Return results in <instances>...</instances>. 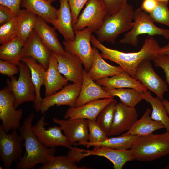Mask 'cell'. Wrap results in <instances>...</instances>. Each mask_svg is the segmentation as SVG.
<instances>
[{"instance_id":"11","label":"cell","mask_w":169,"mask_h":169,"mask_svg":"<svg viewBox=\"0 0 169 169\" xmlns=\"http://www.w3.org/2000/svg\"><path fill=\"white\" fill-rule=\"evenodd\" d=\"M16 130L13 129L11 133L8 134L0 125V156L6 169H10L12 163L22 157L23 140Z\"/></svg>"},{"instance_id":"20","label":"cell","mask_w":169,"mask_h":169,"mask_svg":"<svg viewBox=\"0 0 169 169\" xmlns=\"http://www.w3.org/2000/svg\"><path fill=\"white\" fill-rule=\"evenodd\" d=\"M114 99H99L90 101L79 107H70L65 112L64 119L84 118L95 121L101 110Z\"/></svg>"},{"instance_id":"15","label":"cell","mask_w":169,"mask_h":169,"mask_svg":"<svg viewBox=\"0 0 169 169\" xmlns=\"http://www.w3.org/2000/svg\"><path fill=\"white\" fill-rule=\"evenodd\" d=\"M53 120L60 125L64 135L72 145L83 146L89 142L87 119L76 118L64 120L54 118Z\"/></svg>"},{"instance_id":"35","label":"cell","mask_w":169,"mask_h":169,"mask_svg":"<svg viewBox=\"0 0 169 169\" xmlns=\"http://www.w3.org/2000/svg\"><path fill=\"white\" fill-rule=\"evenodd\" d=\"M117 103V101L114 99L101 110L96 118V122L107 135L114 120Z\"/></svg>"},{"instance_id":"27","label":"cell","mask_w":169,"mask_h":169,"mask_svg":"<svg viewBox=\"0 0 169 169\" xmlns=\"http://www.w3.org/2000/svg\"><path fill=\"white\" fill-rule=\"evenodd\" d=\"M51 3L47 0H21L20 6L52 24L57 18L58 10Z\"/></svg>"},{"instance_id":"2","label":"cell","mask_w":169,"mask_h":169,"mask_svg":"<svg viewBox=\"0 0 169 169\" xmlns=\"http://www.w3.org/2000/svg\"><path fill=\"white\" fill-rule=\"evenodd\" d=\"M34 115L31 113L24 120L22 125L19 128L21 137L24 142L23 145L25 152L23 156L16 162L18 169L34 168L37 164L45 163L54 156L55 147H46L38 140L32 130V122Z\"/></svg>"},{"instance_id":"17","label":"cell","mask_w":169,"mask_h":169,"mask_svg":"<svg viewBox=\"0 0 169 169\" xmlns=\"http://www.w3.org/2000/svg\"><path fill=\"white\" fill-rule=\"evenodd\" d=\"M52 52L43 43L33 30L27 39L21 52V59L30 57L36 60L47 69Z\"/></svg>"},{"instance_id":"14","label":"cell","mask_w":169,"mask_h":169,"mask_svg":"<svg viewBox=\"0 0 169 169\" xmlns=\"http://www.w3.org/2000/svg\"><path fill=\"white\" fill-rule=\"evenodd\" d=\"M82 84L73 83L64 86L59 91L42 99L40 111L44 113L50 108L66 105L70 107H75L79 95Z\"/></svg>"},{"instance_id":"47","label":"cell","mask_w":169,"mask_h":169,"mask_svg":"<svg viewBox=\"0 0 169 169\" xmlns=\"http://www.w3.org/2000/svg\"><path fill=\"white\" fill-rule=\"evenodd\" d=\"M168 114H169V101L166 99H163L161 100Z\"/></svg>"},{"instance_id":"9","label":"cell","mask_w":169,"mask_h":169,"mask_svg":"<svg viewBox=\"0 0 169 169\" xmlns=\"http://www.w3.org/2000/svg\"><path fill=\"white\" fill-rule=\"evenodd\" d=\"M107 14L106 8L102 0H88L73 26V29L80 31L88 27L95 33L102 26Z\"/></svg>"},{"instance_id":"12","label":"cell","mask_w":169,"mask_h":169,"mask_svg":"<svg viewBox=\"0 0 169 169\" xmlns=\"http://www.w3.org/2000/svg\"><path fill=\"white\" fill-rule=\"evenodd\" d=\"M43 116L32 126V130L39 141L48 148L62 146L70 149L72 144L66 136L63 134L60 126H54L46 129L44 126L47 125Z\"/></svg>"},{"instance_id":"16","label":"cell","mask_w":169,"mask_h":169,"mask_svg":"<svg viewBox=\"0 0 169 169\" xmlns=\"http://www.w3.org/2000/svg\"><path fill=\"white\" fill-rule=\"evenodd\" d=\"M54 54L57 59L60 73L68 81L82 84L84 69L82 61L80 58L67 51L63 54Z\"/></svg>"},{"instance_id":"50","label":"cell","mask_w":169,"mask_h":169,"mask_svg":"<svg viewBox=\"0 0 169 169\" xmlns=\"http://www.w3.org/2000/svg\"><path fill=\"white\" fill-rule=\"evenodd\" d=\"M164 169H169V166L168 165V166H165L164 168Z\"/></svg>"},{"instance_id":"10","label":"cell","mask_w":169,"mask_h":169,"mask_svg":"<svg viewBox=\"0 0 169 169\" xmlns=\"http://www.w3.org/2000/svg\"><path fill=\"white\" fill-rule=\"evenodd\" d=\"M14 96L8 86L0 90V119L1 125L7 133L20 127L23 110H16L14 106Z\"/></svg>"},{"instance_id":"36","label":"cell","mask_w":169,"mask_h":169,"mask_svg":"<svg viewBox=\"0 0 169 169\" xmlns=\"http://www.w3.org/2000/svg\"><path fill=\"white\" fill-rule=\"evenodd\" d=\"M18 37L17 16L8 22L0 25V44L8 42Z\"/></svg>"},{"instance_id":"37","label":"cell","mask_w":169,"mask_h":169,"mask_svg":"<svg viewBox=\"0 0 169 169\" xmlns=\"http://www.w3.org/2000/svg\"><path fill=\"white\" fill-rule=\"evenodd\" d=\"M87 123L89 132V142L83 146L89 148L91 144L101 143L108 138L107 135L96 121L87 120Z\"/></svg>"},{"instance_id":"49","label":"cell","mask_w":169,"mask_h":169,"mask_svg":"<svg viewBox=\"0 0 169 169\" xmlns=\"http://www.w3.org/2000/svg\"><path fill=\"white\" fill-rule=\"evenodd\" d=\"M47 0L51 3H52L55 1L56 0Z\"/></svg>"},{"instance_id":"1","label":"cell","mask_w":169,"mask_h":169,"mask_svg":"<svg viewBox=\"0 0 169 169\" xmlns=\"http://www.w3.org/2000/svg\"><path fill=\"white\" fill-rule=\"evenodd\" d=\"M90 42L93 46L100 50L103 58L114 62L134 79L135 72L143 61L152 60L158 54L160 47L158 42L152 36L146 38L140 50L134 52H124L108 48L102 44L93 34Z\"/></svg>"},{"instance_id":"43","label":"cell","mask_w":169,"mask_h":169,"mask_svg":"<svg viewBox=\"0 0 169 169\" xmlns=\"http://www.w3.org/2000/svg\"><path fill=\"white\" fill-rule=\"evenodd\" d=\"M17 16L9 8L0 5V25H2L10 20L14 17Z\"/></svg>"},{"instance_id":"46","label":"cell","mask_w":169,"mask_h":169,"mask_svg":"<svg viewBox=\"0 0 169 169\" xmlns=\"http://www.w3.org/2000/svg\"><path fill=\"white\" fill-rule=\"evenodd\" d=\"M158 54L169 56V42L166 45L160 47L158 52Z\"/></svg>"},{"instance_id":"30","label":"cell","mask_w":169,"mask_h":169,"mask_svg":"<svg viewBox=\"0 0 169 169\" xmlns=\"http://www.w3.org/2000/svg\"><path fill=\"white\" fill-rule=\"evenodd\" d=\"M142 98V100L149 103L152 106L151 118L162 123L166 128V131L169 132V117L161 100L157 97H154L148 90L143 92Z\"/></svg>"},{"instance_id":"34","label":"cell","mask_w":169,"mask_h":169,"mask_svg":"<svg viewBox=\"0 0 169 169\" xmlns=\"http://www.w3.org/2000/svg\"><path fill=\"white\" fill-rule=\"evenodd\" d=\"M76 162L68 156H62L51 157L38 169H87L85 166L78 167Z\"/></svg>"},{"instance_id":"51","label":"cell","mask_w":169,"mask_h":169,"mask_svg":"<svg viewBox=\"0 0 169 169\" xmlns=\"http://www.w3.org/2000/svg\"><path fill=\"white\" fill-rule=\"evenodd\" d=\"M0 169H3V168H2V167H1V166H0Z\"/></svg>"},{"instance_id":"8","label":"cell","mask_w":169,"mask_h":169,"mask_svg":"<svg viewBox=\"0 0 169 169\" xmlns=\"http://www.w3.org/2000/svg\"><path fill=\"white\" fill-rule=\"evenodd\" d=\"M74 32L75 37L74 40L63 42L64 50L79 56L85 69L88 71L91 67L94 59V49L90 42L92 32L88 27Z\"/></svg>"},{"instance_id":"39","label":"cell","mask_w":169,"mask_h":169,"mask_svg":"<svg viewBox=\"0 0 169 169\" xmlns=\"http://www.w3.org/2000/svg\"><path fill=\"white\" fill-rule=\"evenodd\" d=\"M155 66L161 68L165 73L166 82L169 86V56L166 55L157 54L153 59Z\"/></svg>"},{"instance_id":"3","label":"cell","mask_w":169,"mask_h":169,"mask_svg":"<svg viewBox=\"0 0 169 169\" xmlns=\"http://www.w3.org/2000/svg\"><path fill=\"white\" fill-rule=\"evenodd\" d=\"M134 11L133 6L127 3L116 13L106 15L101 27L95 32L98 40L115 44L119 34L132 28Z\"/></svg>"},{"instance_id":"18","label":"cell","mask_w":169,"mask_h":169,"mask_svg":"<svg viewBox=\"0 0 169 169\" xmlns=\"http://www.w3.org/2000/svg\"><path fill=\"white\" fill-rule=\"evenodd\" d=\"M138 114L135 107L118 103L114 120L108 136L119 135L128 131L137 120Z\"/></svg>"},{"instance_id":"4","label":"cell","mask_w":169,"mask_h":169,"mask_svg":"<svg viewBox=\"0 0 169 169\" xmlns=\"http://www.w3.org/2000/svg\"><path fill=\"white\" fill-rule=\"evenodd\" d=\"M131 150L134 160L148 161L169 154V132L140 136Z\"/></svg>"},{"instance_id":"5","label":"cell","mask_w":169,"mask_h":169,"mask_svg":"<svg viewBox=\"0 0 169 169\" xmlns=\"http://www.w3.org/2000/svg\"><path fill=\"white\" fill-rule=\"evenodd\" d=\"M133 19L132 28L125 34L124 38L120 41V43L129 44L136 47L139 41V36L144 34L151 36L161 35L166 39H169V29L156 26L150 15L140 8L134 11Z\"/></svg>"},{"instance_id":"28","label":"cell","mask_w":169,"mask_h":169,"mask_svg":"<svg viewBox=\"0 0 169 169\" xmlns=\"http://www.w3.org/2000/svg\"><path fill=\"white\" fill-rule=\"evenodd\" d=\"M151 112V110L147 108L142 117L137 120L127 132L120 136H144L152 134L156 130L165 128L162 123L151 118L150 116Z\"/></svg>"},{"instance_id":"40","label":"cell","mask_w":169,"mask_h":169,"mask_svg":"<svg viewBox=\"0 0 169 169\" xmlns=\"http://www.w3.org/2000/svg\"><path fill=\"white\" fill-rule=\"evenodd\" d=\"M67 1L71 11L73 26L76 22L81 9L88 0H67Z\"/></svg>"},{"instance_id":"48","label":"cell","mask_w":169,"mask_h":169,"mask_svg":"<svg viewBox=\"0 0 169 169\" xmlns=\"http://www.w3.org/2000/svg\"><path fill=\"white\" fill-rule=\"evenodd\" d=\"M158 2H164L168 3L169 0H156Z\"/></svg>"},{"instance_id":"23","label":"cell","mask_w":169,"mask_h":169,"mask_svg":"<svg viewBox=\"0 0 169 169\" xmlns=\"http://www.w3.org/2000/svg\"><path fill=\"white\" fill-rule=\"evenodd\" d=\"M33 30L43 44L55 54H63L64 49L58 40L55 28L50 26L42 18L38 16Z\"/></svg>"},{"instance_id":"21","label":"cell","mask_w":169,"mask_h":169,"mask_svg":"<svg viewBox=\"0 0 169 169\" xmlns=\"http://www.w3.org/2000/svg\"><path fill=\"white\" fill-rule=\"evenodd\" d=\"M61 74L58 69L57 59L52 52L46 70L44 85L46 97L55 94L67 84L69 81Z\"/></svg>"},{"instance_id":"22","label":"cell","mask_w":169,"mask_h":169,"mask_svg":"<svg viewBox=\"0 0 169 169\" xmlns=\"http://www.w3.org/2000/svg\"><path fill=\"white\" fill-rule=\"evenodd\" d=\"M59 1L60 7L58 10L57 18L52 25L62 35L65 40H73L75 35L69 4L67 0Z\"/></svg>"},{"instance_id":"6","label":"cell","mask_w":169,"mask_h":169,"mask_svg":"<svg viewBox=\"0 0 169 169\" xmlns=\"http://www.w3.org/2000/svg\"><path fill=\"white\" fill-rule=\"evenodd\" d=\"M19 69L18 79L14 76L6 80L7 86L15 97L14 106L16 109L20 105L28 102H34L35 90L30 70L28 66L21 61L18 65Z\"/></svg>"},{"instance_id":"32","label":"cell","mask_w":169,"mask_h":169,"mask_svg":"<svg viewBox=\"0 0 169 169\" xmlns=\"http://www.w3.org/2000/svg\"><path fill=\"white\" fill-rule=\"evenodd\" d=\"M113 96L119 97L121 102L130 107H135L142 100L143 92L129 88H113L102 86Z\"/></svg>"},{"instance_id":"29","label":"cell","mask_w":169,"mask_h":169,"mask_svg":"<svg viewBox=\"0 0 169 169\" xmlns=\"http://www.w3.org/2000/svg\"><path fill=\"white\" fill-rule=\"evenodd\" d=\"M26 41L18 37L0 46V59L17 65L21 61L22 49Z\"/></svg>"},{"instance_id":"19","label":"cell","mask_w":169,"mask_h":169,"mask_svg":"<svg viewBox=\"0 0 169 169\" xmlns=\"http://www.w3.org/2000/svg\"><path fill=\"white\" fill-rule=\"evenodd\" d=\"M114 97L101 86L95 82L89 76L88 71L85 69H84L81 90L75 107L81 106L96 100Z\"/></svg>"},{"instance_id":"44","label":"cell","mask_w":169,"mask_h":169,"mask_svg":"<svg viewBox=\"0 0 169 169\" xmlns=\"http://www.w3.org/2000/svg\"><path fill=\"white\" fill-rule=\"evenodd\" d=\"M21 0H0V5L7 6L12 9L17 15L20 10Z\"/></svg>"},{"instance_id":"26","label":"cell","mask_w":169,"mask_h":169,"mask_svg":"<svg viewBox=\"0 0 169 169\" xmlns=\"http://www.w3.org/2000/svg\"><path fill=\"white\" fill-rule=\"evenodd\" d=\"M94 59L91 67L88 71L90 77L93 80L111 76L123 71L120 66L111 65L106 62L99 52L98 49L93 46Z\"/></svg>"},{"instance_id":"25","label":"cell","mask_w":169,"mask_h":169,"mask_svg":"<svg viewBox=\"0 0 169 169\" xmlns=\"http://www.w3.org/2000/svg\"><path fill=\"white\" fill-rule=\"evenodd\" d=\"M21 61L25 63L30 70L33 83L35 90L36 99L33 106L36 111H40V104L42 100L40 94V89L44 85L46 69L44 67L32 57L23 58Z\"/></svg>"},{"instance_id":"42","label":"cell","mask_w":169,"mask_h":169,"mask_svg":"<svg viewBox=\"0 0 169 169\" xmlns=\"http://www.w3.org/2000/svg\"><path fill=\"white\" fill-rule=\"evenodd\" d=\"M19 72L18 65L8 61L0 60V73L10 78Z\"/></svg>"},{"instance_id":"33","label":"cell","mask_w":169,"mask_h":169,"mask_svg":"<svg viewBox=\"0 0 169 169\" xmlns=\"http://www.w3.org/2000/svg\"><path fill=\"white\" fill-rule=\"evenodd\" d=\"M140 137L136 135L120 136L108 138L101 143L91 144L90 147L102 146L118 150H127L131 147Z\"/></svg>"},{"instance_id":"38","label":"cell","mask_w":169,"mask_h":169,"mask_svg":"<svg viewBox=\"0 0 169 169\" xmlns=\"http://www.w3.org/2000/svg\"><path fill=\"white\" fill-rule=\"evenodd\" d=\"M168 3L158 2L156 8L149 13L154 22L160 23L169 27V9Z\"/></svg>"},{"instance_id":"7","label":"cell","mask_w":169,"mask_h":169,"mask_svg":"<svg viewBox=\"0 0 169 169\" xmlns=\"http://www.w3.org/2000/svg\"><path fill=\"white\" fill-rule=\"evenodd\" d=\"M94 147L90 150L72 147L69 149L67 155L77 163L88 156H103L111 162L115 169H122L127 162L134 160L131 150H118L102 146Z\"/></svg>"},{"instance_id":"24","label":"cell","mask_w":169,"mask_h":169,"mask_svg":"<svg viewBox=\"0 0 169 169\" xmlns=\"http://www.w3.org/2000/svg\"><path fill=\"white\" fill-rule=\"evenodd\" d=\"M95 82L104 87L113 88H131L141 92L147 90L145 86L124 71L111 76L100 79L96 81Z\"/></svg>"},{"instance_id":"45","label":"cell","mask_w":169,"mask_h":169,"mask_svg":"<svg viewBox=\"0 0 169 169\" xmlns=\"http://www.w3.org/2000/svg\"><path fill=\"white\" fill-rule=\"evenodd\" d=\"M158 4L156 0H143L140 8L149 13L152 12Z\"/></svg>"},{"instance_id":"41","label":"cell","mask_w":169,"mask_h":169,"mask_svg":"<svg viewBox=\"0 0 169 169\" xmlns=\"http://www.w3.org/2000/svg\"><path fill=\"white\" fill-rule=\"evenodd\" d=\"M107 11V15H110L118 12L125 4L128 0H102Z\"/></svg>"},{"instance_id":"31","label":"cell","mask_w":169,"mask_h":169,"mask_svg":"<svg viewBox=\"0 0 169 169\" xmlns=\"http://www.w3.org/2000/svg\"><path fill=\"white\" fill-rule=\"evenodd\" d=\"M17 16L18 37L26 41L34 29L38 16L24 8L20 9Z\"/></svg>"},{"instance_id":"13","label":"cell","mask_w":169,"mask_h":169,"mask_svg":"<svg viewBox=\"0 0 169 169\" xmlns=\"http://www.w3.org/2000/svg\"><path fill=\"white\" fill-rule=\"evenodd\" d=\"M151 60L146 59L139 65L136 69L134 79L155 93L162 100L165 93L169 91L166 82L154 71Z\"/></svg>"}]
</instances>
